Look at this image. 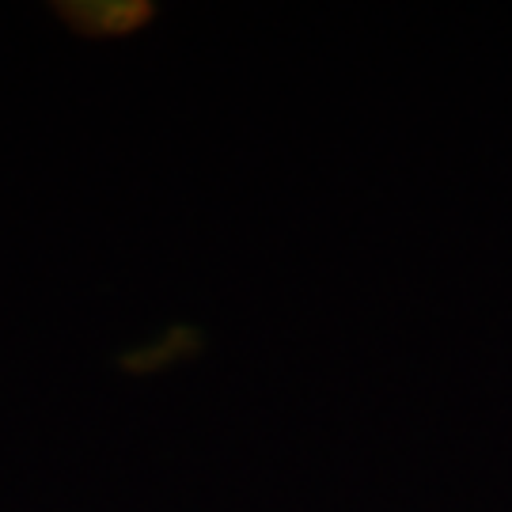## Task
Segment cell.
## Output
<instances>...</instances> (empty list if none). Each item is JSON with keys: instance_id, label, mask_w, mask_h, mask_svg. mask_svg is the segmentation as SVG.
Returning <instances> with one entry per match:
<instances>
[{"instance_id": "obj_1", "label": "cell", "mask_w": 512, "mask_h": 512, "mask_svg": "<svg viewBox=\"0 0 512 512\" xmlns=\"http://www.w3.org/2000/svg\"><path fill=\"white\" fill-rule=\"evenodd\" d=\"M54 12L80 38H122L145 31L156 19L148 0H57Z\"/></svg>"}, {"instance_id": "obj_2", "label": "cell", "mask_w": 512, "mask_h": 512, "mask_svg": "<svg viewBox=\"0 0 512 512\" xmlns=\"http://www.w3.org/2000/svg\"><path fill=\"white\" fill-rule=\"evenodd\" d=\"M205 346V334L190 323H175V327L164 330V338L148 342V346H137L129 353H118V368L126 376H156V372H167V368L183 365V361H194Z\"/></svg>"}]
</instances>
